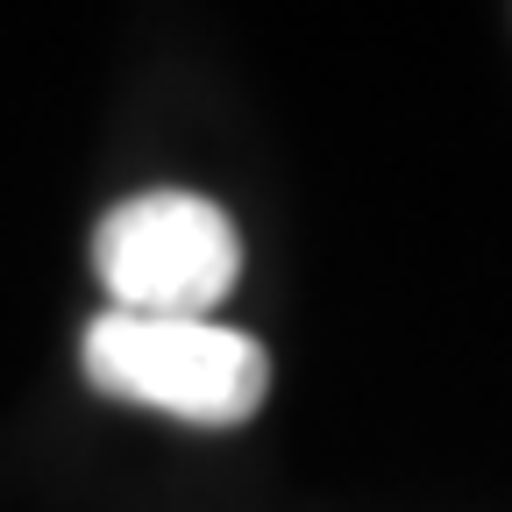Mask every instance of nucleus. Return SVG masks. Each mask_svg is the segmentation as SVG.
I'll use <instances>...</instances> for the list:
<instances>
[{
  "instance_id": "obj_1",
  "label": "nucleus",
  "mask_w": 512,
  "mask_h": 512,
  "mask_svg": "<svg viewBox=\"0 0 512 512\" xmlns=\"http://www.w3.org/2000/svg\"><path fill=\"white\" fill-rule=\"evenodd\" d=\"M79 356L107 399L171 413L185 427H242L271 392L264 342L242 328H221V320L100 313L79 342Z\"/></svg>"
},
{
  "instance_id": "obj_2",
  "label": "nucleus",
  "mask_w": 512,
  "mask_h": 512,
  "mask_svg": "<svg viewBox=\"0 0 512 512\" xmlns=\"http://www.w3.org/2000/svg\"><path fill=\"white\" fill-rule=\"evenodd\" d=\"M93 271L114 313L207 320L242 278V235L207 192H136L93 228Z\"/></svg>"
}]
</instances>
